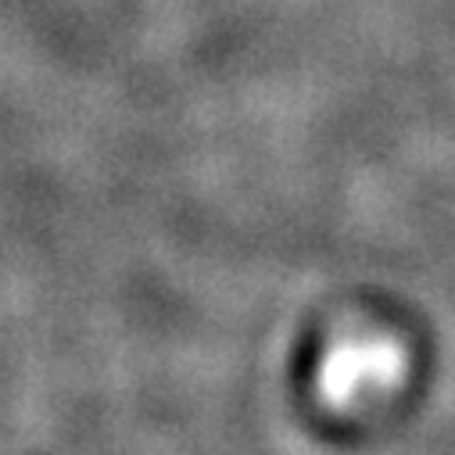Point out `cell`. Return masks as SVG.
I'll list each match as a JSON object with an SVG mask.
<instances>
[{"label": "cell", "instance_id": "cell-1", "mask_svg": "<svg viewBox=\"0 0 455 455\" xmlns=\"http://www.w3.org/2000/svg\"><path fill=\"white\" fill-rule=\"evenodd\" d=\"M402 366V355L387 340H355L340 345L323 363V391L337 402H348L355 391H366L363 384H384Z\"/></svg>", "mask_w": 455, "mask_h": 455}]
</instances>
